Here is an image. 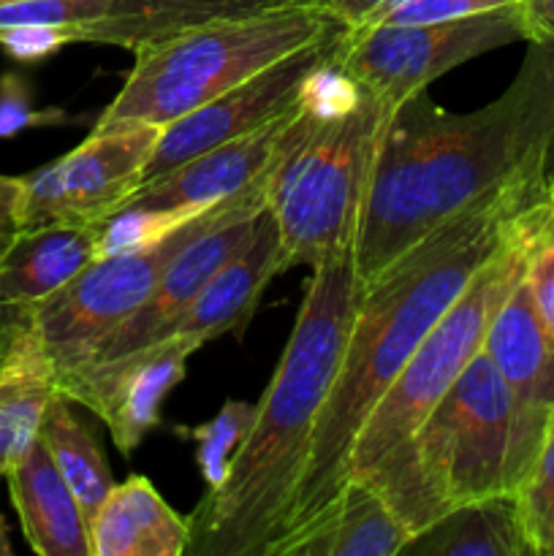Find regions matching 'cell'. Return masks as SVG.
I'll return each mask as SVG.
<instances>
[{"instance_id":"obj_12","label":"cell","mask_w":554,"mask_h":556,"mask_svg":"<svg viewBox=\"0 0 554 556\" xmlns=\"http://www.w3.org/2000/svg\"><path fill=\"white\" fill-rule=\"evenodd\" d=\"M304 117H307V112H304ZM269 177L250 185L226 215L217 217L206 231L190 239L174 255L172 264L166 266L161 280L147 296V302L103 340V345L87 364L119 362V358H128L166 340L172 326L188 309V304L199 296L201 288L215 277V271L226 261H231L253 239L261 223V212L266 210Z\"/></svg>"},{"instance_id":"obj_27","label":"cell","mask_w":554,"mask_h":556,"mask_svg":"<svg viewBox=\"0 0 554 556\" xmlns=\"http://www.w3.org/2000/svg\"><path fill=\"white\" fill-rule=\"evenodd\" d=\"M74 117L63 109H36L33 90L25 76L5 71L0 76V139L22 134L30 128H49V125H71Z\"/></svg>"},{"instance_id":"obj_11","label":"cell","mask_w":554,"mask_h":556,"mask_svg":"<svg viewBox=\"0 0 554 556\" xmlns=\"http://www.w3.org/2000/svg\"><path fill=\"white\" fill-rule=\"evenodd\" d=\"M345 33L348 27L335 36L320 38V41L286 54L282 60L266 65L264 71L217 96L215 101L163 125L155 152L144 168V182L182 166L185 161L212 150V147L242 139V136L253 134V130L269 125L272 119L291 112L299 103L307 76L324 60L340 52Z\"/></svg>"},{"instance_id":"obj_19","label":"cell","mask_w":554,"mask_h":556,"mask_svg":"<svg viewBox=\"0 0 554 556\" xmlns=\"http://www.w3.org/2000/svg\"><path fill=\"white\" fill-rule=\"evenodd\" d=\"M188 546L190 521L144 476L114 483L90 521L92 556H185Z\"/></svg>"},{"instance_id":"obj_24","label":"cell","mask_w":554,"mask_h":556,"mask_svg":"<svg viewBox=\"0 0 554 556\" xmlns=\"http://www.w3.org/2000/svg\"><path fill=\"white\" fill-rule=\"evenodd\" d=\"M514 494L532 552L536 556H554V410L536 462Z\"/></svg>"},{"instance_id":"obj_7","label":"cell","mask_w":554,"mask_h":556,"mask_svg":"<svg viewBox=\"0 0 554 556\" xmlns=\"http://www.w3.org/2000/svg\"><path fill=\"white\" fill-rule=\"evenodd\" d=\"M536 248H541L538 231L514 239L478 271L449 313L432 326L358 429L348 459V478L367 476L383 456L405 443L449 394L467 364L481 353L489 324L521 282Z\"/></svg>"},{"instance_id":"obj_31","label":"cell","mask_w":554,"mask_h":556,"mask_svg":"<svg viewBox=\"0 0 554 556\" xmlns=\"http://www.w3.org/2000/svg\"><path fill=\"white\" fill-rule=\"evenodd\" d=\"M20 199L22 177H5L0 174V255L20 237Z\"/></svg>"},{"instance_id":"obj_14","label":"cell","mask_w":554,"mask_h":556,"mask_svg":"<svg viewBox=\"0 0 554 556\" xmlns=\"http://www.w3.org/2000/svg\"><path fill=\"white\" fill-rule=\"evenodd\" d=\"M481 351L514 394L521 445L536 462L554 410V337L538 315L525 277L489 324Z\"/></svg>"},{"instance_id":"obj_18","label":"cell","mask_w":554,"mask_h":556,"mask_svg":"<svg viewBox=\"0 0 554 556\" xmlns=\"http://www.w3.org/2000/svg\"><path fill=\"white\" fill-rule=\"evenodd\" d=\"M407 541L405 525L383 494L364 478H348L324 516L275 556H400Z\"/></svg>"},{"instance_id":"obj_6","label":"cell","mask_w":554,"mask_h":556,"mask_svg":"<svg viewBox=\"0 0 554 556\" xmlns=\"http://www.w3.org/2000/svg\"><path fill=\"white\" fill-rule=\"evenodd\" d=\"M391 112L389 103L367 90L362 103L342 117L318 119L307 112L302 130L277 161L266 193L280 231L282 271L318 266L356 248Z\"/></svg>"},{"instance_id":"obj_32","label":"cell","mask_w":554,"mask_h":556,"mask_svg":"<svg viewBox=\"0 0 554 556\" xmlns=\"http://www.w3.org/2000/svg\"><path fill=\"white\" fill-rule=\"evenodd\" d=\"M525 38L538 43H554V0H521Z\"/></svg>"},{"instance_id":"obj_22","label":"cell","mask_w":554,"mask_h":556,"mask_svg":"<svg viewBox=\"0 0 554 556\" xmlns=\"http://www.w3.org/2000/svg\"><path fill=\"white\" fill-rule=\"evenodd\" d=\"M74 402L58 391L41 424V440L49 448V456L58 465L60 476L65 478L68 489L74 492L87 527L92 516L103 505V500L112 494L114 478L109 472V462L98 445L96 434L76 418Z\"/></svg>"},{"instance_id":"obj_10","label":"cell","mask_w":554,"mask_h":556,"mask_svg":"<svg viewBox=\"0 0 554 556\" xmlns=\"http://www.w3.org/2000/svg\"><path fill=\"white\" fill-rule=\"evenodd\" d=\"M158 139L161 125H96L79 147L22 177L20 228L106 220L141 188Z\"/></svg>"},{"instance_id":"obj_17","label":"cell","mask_w":554,"mask_h":556,"mask_svg":"<svg viewBox=\"0 0 554 556\" xmlns=\"http://www.w3.org/2000/svg\"><path fill=\"white\" fill-rule=\"evenodd\" d=\"M22 535L38 556H92L90 527L43 440L5 476Z\"/></svg>"},{"instance_id":"obj_9","label":"cell","mask_w":554,"mask_h":556,"mask_svg":"<svg viewBox=\"0 0 554 556\" xmlns=\"http://www.w3.org/2000/svg\"><path fill=\"white\" fill-rule=\"evenodd\" d=\"M514 41H527L521 3L459 20L356 27L345 33L337 65L396 109L445 71Z\"/></svg>"},{"instance_id":"obj_30","label":"cell","mask_w":554,"mask_h":556,"mask_svg":"<svg viewBox=\"0 0 554 556\" xmlns=\"http://www.w3.org/2000/svg\"><path fill=\"white\" fill-rule=\"evenodd\" d=\"M525 280L543 326L554 337V242L532 250L530 261H527Z\"/></svg>"},{"instance_id":"obj_28","label":"cell","mask_w":554,"mask_h":556,"mask_svg":"<svg viewBox=\"0 0 554 556\" xmlns=\"http://www.w3.org/2000/svg\"><path fill=\"white\" fill-rule=\"evenodd\" d=\"M521 0H394L380 9L369 25H416V22H443L459 16L487 14V11L508 9Z\"/></svg>"},{"instance_id":"obj_34","label":"cell","mask_w":554,"mask_h":556,"mask_svg":"<svg viewBox=\"0 0 554 556\" xmlns=\"http://www.w3.org/2000/svg\"><path fill=\"white\" fill-rule=\"evenodd\" d=\"M0 3H5V0H0Z\"/></svg>"},{"instance_id":"obj_20","label":"cell","mask_w":554,"mask_h":556,"mask_svg":"<svg viewBox=\"0 0 554 556\" xmlns=\"http://www.w3.org/2000/svg\"><path fill=\"white\" fill-rule=\"evenodd\" d=\"M58 369L36 326L20 331L0 358V481L38 443Z\"/></svg>"},{"instance_id":"obj_15","label":"cell","mask_w":554,"mask_h":556,"mask_svg":"<svg viewBox=\"0 0 554 556\" xmlns=\"http://www.w3.org/2000/svg\"><path fill=\"white\" fill-rule=\"evenodd\" d=\"M96 258V226H43L20 231L0 255V358L58 288Z\"/></svg>"},{"instance_id":"obj_25","label":"cell","mask_w":554,"mask_h":556,"mask_svg":"<svg viewBox=\"0 0 554 556\" xmlns=\"http://www.w3.org/2000/svg\"><path fill=\"white\" fill-rule=\"evenodd\" d=\"M255 418V405L239 400H228L212 421L193 429L196 440V462H199L201 478H204L206 492H215L223 486L231 467L234 456L242 448L244 438L250 434Z\"/></svg>"},{"instance_id":"obj_4","label":"cell","mask_w":554,"mask_h":556,"mask_svg":"<svg viewBox=\"0 0 554 556\" xmlns=\"http://www.w3.org/2000/svg\"><path fill=\"white\" fill-rule=\"evenodd\" d=\"M530 467L514 394L481 351L421 427L362 478L416 538L456 505L514 494Z\"/></svg>"},{"instance_id":"obj_29","label":"cell","mask_w":554,"mask_h":556,"mask_svg":"<svg viewBox=\"0 0 554 556\" xmlns=\"http://www.w3.org/2000/svg\"><path fill=\"white\" fill-rule=\"evenodd\" d=\"M71 47L68 27L22 25L0 33V49L16 63H41Z\"/></svg>"},{"instance_id":"obj_3","label":"cell","mask_w":554,"mask_h":556,"mask_svg":"<svg viewBox=\"0 0 554 556\" xmlns=\"http://www.w3.org/2000/svg\"><path fill=\"white\" fill-rule=\"evenodd\" d=\"M358 304L353 250L313 266L275 378L221 489L190 516V556H266L307 465Z\"/></svg>"},{"instance_id":"obj_2","label":"cell","mask_w":554,"mask_h":556,"mask_svg":"<svg viewBox=\"0 0 554 556\" xmlns=\"http://www.w3.org/2000/svg\"><path fill=\"white\" fill-rule=\"evenodd\" d=\"M554 172V43L530 41L503 96L445 112L416 92L380 136L353 261L358 286L427 233L500 190Z\"/></svg>"},{"instance_id":"obj_33","label":"cell","mask_w":554,"mask_h":556,"mask_svg":"<svg viewBox=\"0 0 554 556\" xmlns=\"http://www.w3.org/2000/svg\"><path fill=\"white\" fill-rule=\"evenodd\" d=\"M348 30H356L364 27L380 9H386L394 0H320Z\"/></svg>"},{"instance_id":"obj_8","label":"cell","mask_w":554,"mask_h":556,"mask_svg":"<svg viewBox=\"0 0 554 556\" xmlns=\"http://www.w3.org/2000/svg\"><path fill=\"white\" fill-rule=\"evenodd\" d=\"M244 190L212 204L210 210L201 212L199 217L185 223L172 237L152 248L134 250V253L96 255L79 275L58 288L41 304V309L36 313V324H33L52 356L58 375L90 362L103 340L147 302L174 255L190 239L206 231L217 217L226 215Z\"/></svg>"},{"instance_id":"obj_13","label":"cell","mask_w":554,"mask_h":556,"mask_svg":"<svg viewBox=\"0 0 554 556\" xmlns=\"http://www.w3.org/2000/svg\"><path fill=\"white\" fill-rule=\"evenodd\" d=\"M302 125L304 109L302 103H297L291 112L272 119L264 128L253 130L242 139L212 147V150L185 161L182 166L144 182L117 212L212 206L223 199H231L234 193L275 172L277 161L297 139Z\"/></svg>"},{"instance_id":"obj_26","label":"cell","mask_w":554,"mask_h":556,"mask_svg":"<svg viewBox=\"0 0 554 556\" xmlns=\"http://www.w3.org/2000/svg\"><path fill=\"white\" fill-rule=\"evenodd\" d=\"M337 54L324 60L307 76V81L302 87V96H299V103L318 119H335L342 117V114H351L362 103L364 96L362 87L337 65Z\"/></svg>"},{"instance_id":"obj_5","label":"cell","mask_w":554,"mask_h":556,"mask_svg":"<svg viewBox=\"0 0 554 556\" xmlns=\"http://www.w3.org/2000/svg\"><path fill=\"white\" fill-rule=\"evenodd\" d=\"M345 30L320 0L221 16L136 49L134 68L96 125H168L286 54Z\"/></svg>"},{"instance_id":"obj_21","label":"cell","mask_w":554,"mask_h":556,"mask_svg":"<svg viewBox=\"0 0 554 556\" xmlns=\"http://www.w3.org/2000/svg\"><path fill=\"white\" fill-rule=\"evenodd\" d=\"M405 556H536L527 541L516 494L473 500L418 532Z\"/></svg>"},{"instance_id":"obj_1","label":"cell","mask_w":554,"mask_h":556,"mask_svg":"<svg viewBox=\"0 0 554 556\" xmlns=\"http://www.w3.org/2000/svg\"><path fill=\"white\" fill-rule=\"evenodd\" d=\"M549 174L487 195L358 286L351 334L320 410L302 481L266 556H275L335 503L348 481L353 440L369 410L478 271L521 233L538 231L543 244Z\"/></svg>"},{"instance_id":"obj_23","label":"cell","mask_w":554,"mask_h":556,"mask_svg":"<svg viewBox=\"0 0 554 556\" xmlns=\"http://www.w3.org/2000/svg\"><path fill=\"white\" fill-rule=\"evenodd\" d=\"M210 206H177V210H123L96 223V255L134 253L172 237L177 228L199 217Z\"/></svg>"},{"instance_id":"obj_16","label":"cell","mask_w":554,"mask_h":556,"mask_svg":"<svg viewBox=\"0 0 554 556\" xmlns=\"http://www.w3.org/2000/svg\"><path fill=\"white\" fill-rule=\"evenodd\" d=\"M277 275H282L280 231L275 215L266 206L253 239L215 271V277L179 315L168 337L188 340L196 348L223 334L242 337L259 309L266 286Z\"/></svg>"}]
</instances>
